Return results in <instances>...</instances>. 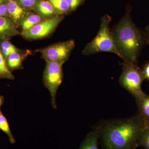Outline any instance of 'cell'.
<instances>
[{"label":"cell","instance_id":"obj_1","mask_svg":"<svg viewBox=\"0 0 149 149\" xmlns=\"http://www.w3.org/2000/svg\"><path fill=\"white\" fill-rule=\"evenodd\" d=\"M139 115L107 123L100 129V137L105 149H135L145 128Z\"/></svg>","mask_w":149,"mask_h":149},{"label":"cell","instance_id":"obj_2","mask_svg":"<svg viewBox=\"0 0 149 149\" xmlns=\"http://www.w3.org/2000/svg\"><path fill=\"white\" fill-rule=\"evenodd\" d=\"M111 32L120 58L124 63L136 65L146 40L145 35L133 22L130 8Z\"/></svg>","mask_w":149,"mask_h":149},{"label":"cell","instance_id":"obj_3","mask_svg":"<svg viewBox=\"0 0 149 149\" xmlns=\"http://www.w3.org/2000/svg\"><path fill=\"white\" fill-rule=\"evenodd\" d=\"M111 20V17L107 15L102 17L97 34L85 46L83 51V55L88 56L107 52L115 54L120 58V54L115 45L111 30L110 29Z\"/></svg>","mask_w":149,"mask_h":149},{"label":"cell","instance_id":"obj_4","mask_svg":"<svg viewBox=\"0 0 149 149\" xmlns=\"http://www.w3.org/2000/svg\"><path fill=\"white\" fill-rule=\"evenodd\" d=\"M122 69V72L119 78L120 85L136 99L145 96L146 94L141 88L142 83L145 80L142 70L136 65L124 62Z\"/></svg>","mask_w":149,"mask_h":149},{"label":"cell","instance_id":"obj_5","mask_svg":"<svg viewBox=\"0 0 149 149\" xmlns=\"http://www.w3.org/2000/svg\"><path fill=\"white\" fill-rule=\"evenodd\" d=\"M43 75L44 85L50 93L52 106L56 109V95L57 92L62 83L63 73V63L54 62H46Z\"/></svg>","mask_w":149,"mask_h":149},{"label":"cell","instance_id":"obj_6","mask_svg":"<svg viewBox=\"0 0 149 149\" xmlns=\"http://www.w3.org/2000/svg\"><path fill=\"white\" fill-rule=\"evenodd\" d=\"M74 47V41L70 40L56 43L36 51L41 54L46 62L64 64L69 58Z\"/></svg>","mask_w":149,"mask_h":149},{"label":"cell","instance_id":"obj_7","mask_svg":"<svg viewBox=\"0 0 149 149\" xmlns=\"http://www.w3.org/2000/svg\"><path fill=\"white\" fill-rule=\"evenodd\" d=\"M63 18L64 17L62 15H57L44 20L28 31L22 32L20 35L23 38L29 40L45 38L55 30L58 24L63 20Z\"/></svg>","mask_w":149,"mask_h":149},{"label":"cell","instance_id":"obj_8","mask_svg":"<svg viewBox=\"0 0 149 149\" xmlns=\"http://www.w3.org/2000/svg\"><path fill=\"white\" fill-rule=\"evenodd\" d=\"M21 33L17 30L14 22L8 17H0V39L8 41Z\"/></svg>","mask_w":149,"mask_h":149},{"label":"cell","instance_id":"obj_9","mask_svg":"<svg viewBox=\"0 0 149 149\" xmlns=\"http://www.w3.org/2000/svg\"><path fill=\"white\" fill-rule=\"evenodd\" d=\"M7 8L9 16L15 24L21 22L26 14L24 8L15 0H7Z\"/></svg>","mask_w":149,"mask_h":149},{"label":"cell","instance_id":"obj_10","mask_svg":"<svg viewBox=\"0 0 149 149\" xmlns=\"http://www.w3.org/2000/svg\"><path fill=\"white\" fill-rule=\"evenodd\" d=\"M136 100L139 111L138 115L143 120L145 127H147L149 125V95H146Z\"/></svg>","mask_w":149,"mask_h":149},{"label":"cell","instance_id":"obj_11","mask_svg":"<svg viewBox=\"0 0 149 149\" xmlns=\"http://www.w3.org/2000/svg\"><path fill=\"white\" fill-rule=\"evenodd\" d=\"M100 129L88 133L81 143L79 149H99Z\"/></svg>","mask_w":149,"mask_h":149},{"label":"cell","instance_id":"obj_12","mask_svg":"<svg viewBox=\"0 0 149 149\" xmlns=\"http://www.w3.org/2000/svg\"><path fill=\"white\" fill-rule=\"evenodd\" d=\"M23 55L17 52H15L10 54L6 60V63L10 71L11 72L15 70L22 68V61Z\"/></svg>","mask_w":149,"mask_h":149},{"label":"cell","instance_id":"obj_13","mask_svg":"<svg viewBox=\"0 0 149 149\" xmlns=\"http://www.w3.org/2000/svg\"><path fill=\"white\" fill-rule=\"evenodd\" d=\"M41 15L32 14L23 19L20 22L22 32L28 31L36 24L43 21Z\"/></svg>","mask_w":149,"mask_h":149},{"label":"cell","instance_id":"obj_14","mask_svg":"<svg viewBox=\"0 0 149 149\" xmlns=\"http://www.w3.org/2000/svg\"><path fill=\"white\" fill-rule=\"evenodd\" d=\"M35 8L37 11L41 15L44 17L52 16L54 13V8L52 5L48 1H39Z\"/></svg>","mask_w":149,"mask_h":149},{"label":"cell","instance_id":"obj_15","mask_svg":"<svg viewBox=\"0 0 149 149\" xmlns=\"http://www.w3.org/2000/svg\"><path fill=\"white\" fill-rule=\"evenodd\" d=\"M0 78H5L13 80L15 79L14 76L7 65L6 61L2 52L0 49Z\"/></svg>","mask_w":149,"mask_h":149},{"label":"cell","instance_id":"obj_16","mask_svg":"<svg viewBox=\"0 0 149 149\" xmlns=\"http://www.w3.org/2000/svg\"><path fill=\"white\" fill-rule=\"evenodd\" d=\"M0 130H1L7 135L11 143L13 144L15 143L16 141L11 131L7 118L1 111H0Z\"/></svg>","mask_w":149,"mask_h":149},{"label":"cell","instance_id":"obj_17","mask_svg":"<svg viewBox=\"0 0 149 149\" xmlns=\"http://www.w3.org/2000/svg\"><path fill=\"white\" fill-rule=\"evenodd\" d=\"M52 5L55 10L60 14H64L70 10L66 0H47Z\"/></svg>","mask_w":149,"mask_h":149},{"label":"cell","instance_id":"obj_18","mask_svg":"<svg viewBox=\"0 0 149 149\" xmlns=\"http://www.w3.org/2000/svg\"><path fill=\"white\" fill-rule=\"evenodd\" d=\"M1 48L6 60L10 54L15 52H18L19 51L18 49L8 41L3 40L1 44Z\"/></svg>","mask_w":149,"mask_h":149},{"label":"cell","instance_id":"obj_19","mask_svg":"<svg viewBox=\"0 0 149 149\" xmlns=\"http://www.w3.org/2000/svg\"><path fill=\"white\" fill-rule=\"evenodd\" d=\"M138 146L143 147L145 149H149V125L142 130L139 138Z\"/></svg>","mask_w":149,"mask_h":149},{"label":"cell","instance_id":"obj_20","mask_svg":"<svg viewBox=\"0 0 149 149\" xmlns=\"http://www.w3.org/2000/svg\"><path fill=\"white\" fill-rule=\"evenodd\" d=\"M22 6L27 8H32L35 7L38 0H18Z\"/></svg>","mask_w":149,"mask_h":149},{"label":"cell","instance_id":"obj_21","mask_svg":"<svg viewBox=\"0 0 149 149\" xmlns=\"http://www.w3.org/2000/svg\"><path fill=\"white\" fill-rule=\"evenodd\" d=\"M84 0H66L70 10H74L84 1Z\"/></svg>","mask_w":149,"mask_h":149},{"label":"cell","instance_id":"obj_22","mask_svg":"<svg viewBox=\"0 0 149 149\" xmlns=\"http://www.w3.org/2000/svg\"><path fill=\"white\" fill-rule=\"evenodd\" d=\"M9 16L6 5L2 4L0 5V17Z\"/></svg>","mask_w":149,"mask_h":149},{"label":"cell","instance_id":"obj_23","mask_svg":"<svg viewBox=\"0 0 149 149\" xmlns=\"http://www.w3.org/2000/svg\"><path fill=\"white\" fill-rule=\"evenodd\" d=\"M142 72L143 74L145 80L146 79L149 80V63L145 65L143 70H142Z\"/></svg>","mask_w":149,"mask_h":149},{"label":"cell","instance_id":"obj_24","mask_svg":"<svg viewBox=\"0 0 149 149\" xmlns=\"http://www.w3.org/2000/svg\"><path fill=\"white\" fill-rule=\"evenodd\" d=\"M145 37L146 42L149 45V25L146 27Z\"/></svg>","mask_w":149,"mask_h":149},{"label":"cell","instance_id":"obj_25","mask_svg":"<svg viewBox=\"0 0 149 149\" xmlns=\"http://www.w3.org/2000/svg\"><path fill=\"white\" fill-rule=\"evenodd\" d=\"M4 101V98L3 96L0 95V111H1V107L3 104Z\"/></svg>","mask_w":149,"mask_h":149},{"label":"cell","instance_id":"obj_26","mask_svg":"<svg viewBox=\"0 0 149 149\" xmlns=\"http://www.w3.org/2000/svg\"><path fill=\"white\" fill-rule=\"evenodd\" d=\"M3 0H0V5L3 4Z\"/></svg>","mask_w":149,"mask_h":149}]
</instances>
